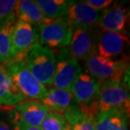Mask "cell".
<instances>
[{
    "instance_id": "6",
    "label": "cell",
    "mask_w": 130,
    "mask_h": 130,
    "mask_svg": "<svg viewBox=\"0 0 130 130\" xmlns=\"http://www.w3.org/2000/svg\"><path fill=\"white\" fill-rule=\"evenodd\" d=\"M101 29L97 26L90 28H77L73 30L71 41L69 47L66 48L69 53L78 61H85L90 56L96 53L98 35Z\"/></svg>"
},
{
    "instance_id": "7",
    "label": "cell",
    "mask_w": 130,
    "mask_h": 130,
    "mask_svg": "<svg viewBox=\"0 0 130 130\" xmlns=\"http://www.w3.org/2000/svg\"><path fill=\"white\" fill-rule=\"evenodd\" d=\"M82 70L79 61L70 55L67 49H61L56 57L55 71L52 81L53 88L69 90Z\"/></svg>"
},
{
    "instance_id": "1",
    "label": "cell",
    "mask_w": 130,
    "mask_h": 130,
    "mask_svg": "<svg viewBox=\"0 0 130 130\" xmlns=\"http://www.w3.org/2000/svg\"><path fill=\"white\" fill-rule=\"evenodd\" d=\"M92 113L111 109H129V83L127 80L113 79L101 82L96 96L89 105Z\"/></svg>"
},
{
    "instance_id": "21",
    "label": "cell",
    "mask_w": 130,
    "mask_h": 130,
    "mask_svg": "<svg viewBox=\"0 0 130 130\" xmlns=\"http://www.w3.org/2000/svg\"><path fill=\"white\" fill-rule=\"evenodd\" d=\"M66 125L67 123L62 114L49 111L40 128L42 130H62Z\"/></svg>"
},
{
    "instance_id": "18",
    "label": "cell",
    "mask_w": 130,
    "mask_h": 130,
    "mask_svg": "<svg viewBox=\"0 0 130 130\" xmlns=\"http://www.w3.org/2000/svg\"><path fill=\"white\" fill-rule=\"evenodd\" d=\"M36 4L46 19L54 20L64 17L74 1L68 0H36Z\"/></svg>"
},
{
    "instance_id": "11",
    "label": "cell",
    "mask_w": 130,
    "mask_h": 130,
    "mask_svg": "<svg viewBox=\"0 0 130 130\" xmlns=\"http://www.w3.org/2000/svg\"><path fill=\"white\" fill-rule=\"evenodd\" d=\"M101 82L93 78L89 73L82 70L73 83L69 91L74 100L80 106H89L96 96Z\"/></svg>"
},
{
    "instance_id": "24",
    "label": "cell",
    "mask_w": 130,
    "mask_h": 130,
    "mask_svg": "<svg viewBox=\"0 0 130 130\" xmlns=\"http://www.w3.org/2000/svg\"><path fill=\"white\" fill-rule=\"evenodd\" d=\"M12 124L13 130H42L41 128H36V127H30L25 125V124L20 123H10Z\"/></svg>"
},
{
    "instance_id": "9",
    "label": "cell",
    "mask_w": 130,
    "mask_h": 130,
    "mask_svg": "<svg viewBox=\"0 0 130 130\" xmlns=\"http://www.w3.org/2000/svg\"><path fill=\"white\" fill-rule=\"evenodd\" d=\"M38 32L36 27L17 20L11 34V52L13 59L23 58L30 48L38 42Z\"/></svg>"
},
{
    "instance_id": "20",
    "label": "cell",
    "mask_w": 130,
    "mask_h": 130,
    "mask_svg": "<svg viewBox=\"0 0 130 130\" xmlns=\"http://www.w3.org/2000/svg\"><path fill=\"white\" fill-rule=\"evenodd\" d=\"M16 4L14 0H0V22L4 25L16 22Z\"/></svg>"
},
{
    "instance_id": "8",
    "label": "cell",
    "mask_w": 130,
    "mask_h": 130,
    "mask_svg": "<svg viewBox=\"0 0 130 130\" xmlns=\"http://www.w3.org/2000/svg\"><path fill=\"white\" fill-rule=\"evenodd\" d=\"M48 112V110L40 101L25 100L12 106L9 113L10 123L15 122L27 126L40 128Z\"/></svg>"
},
{
    "instance_id": "4",
    "label": "cell",
    "mask_w": 130,
    "mask_h": 130,
    "mask_svg": "<svg viewBox=\"0 0 130 130\" xmlns=\"http://www.w3.org/2000/svg\"><path fill=\"white\" fill-rule=\"evenodd\" d=\"M85 63V71L100 82L113 79L121 80L128 69V61L127 59L112 60L103 58L97 53L90 56Z\"/></svg>"
},
{
    "instance_id": "26",
    "label": "cell",
    "mask_w": 130,
    "mask_h": 130,
    "mask_svg": "<svg viewBox=\"0 0 130 130\" xmlns=\"http://www.w3.org/2000/svg\"><path fill=\"white\" fill-rule=\"evenodd\" d=\"M121 130H129L128 129V123H127V124H125L123 128H122V129Z\"/></svg>"
},
{
    "instance_id": "16",
    "label": "cell",
    "mask_w": 130,
    "mask_h": 130,
    "mask_svg": "<svg viewBox=\"0 0 130 130\" xmlns=\"http://www.w3.org/2000/svg\"><path fill=\"white\" fill-rule=\"evenodd\" d=\"M74 101V96L69 90L50 88L40 101L48 111L63 115Z\"/></svg>"
},
{
    "instance_id": "14",
    "label": "cell",
    "mask_w": 130,
    "mask_h": 130,
    "mask_svg": "<svg viewBox=\"0 0 130 130\" xmlns=\"http://www.w3.org/2000/svg\"><path fill=\"white\" fill-rule=\"evenodd\" d=\"M129 109L117 108L101 111L95 116V130H121L128 123Z\"/></svg>"
},
{
    "instance_id": "5",
    "label": "cell",
    "mask_w": 130,
    "mask_h": 130,
    "mask_svg": "<svg viewBox=\"0 0 130 130\" xmlns=\"http://www.w3.org/2000/svg\"><path fill=\"white\" fill-rule=\"evenodd\" d=\"M36 29L39 37L38 42L50 49L66 47L71 41L73 29L66 15Z\"/></svg>"
},
{
    "instance_id": "2",
    "label": "cell",
    "mask_w": 130,
    "mask_h": 130,
    "mask_svg": "<svg viewBox=\"0 0 130 130\" xmlns=\"http://www.w3.org/2000/svg\"><path fill=\"white\" fill-rule=\"evenodd\" d=\"M20 93L29 100L41 101L47 89L30 72L23 58H15L3 64Z\"/></svg>"
},
{
    "instance_id": "17",
    "label": "cell",
    "mask_w": 130,
    "mask_h": 130,
    "mask_svg": "<svg viewBox=\"0 0 130 130\" xmlns=\"http://www.w3.org/2000/svg\"><path fill=\"white\" fill-rule=\"evenodd\" d=\"M25 101L3 64H0V106H12Z\"/></svg>"
},
{
    "instance_id": "27",
    "label": "cell",
    "mask_w": 130,
    "mask_h": 130,
    "mask_svg": "<svg viewBox=\"0 0 130 130\" xmlns=\"http://www.w3.org/2000/svg\"><path fill=\"white\" fill-rule=\"evenodd\" d=\"M62 130H71V128H70V127H69V125H68V124H67V125H66V126H65V127H64V128H63V129H62Z\"/></svg>"
},
{
    "instance_id": "15",
    "label": "cell",
    "mask_w": 130,
    "mask_h": 130,
    "mask_svg": "<svg viewBox=\"0 0 130 130\" xmlns=\"http://www.w3.org/2000/svg\"><path fill=\"white\" fill-rule=\"evenodd\" d=\"M15 10L18 20L29 24L36 28L41 27L53 21L44 16L38 5L35 1L31 0L17 1Z\"/></svg>"
},
{
    "instance_id": "29",
    "label": "cell",
    "mask_w": 130,
    "mask_h": 130,
    "mask_svg": "<svg viewBox=\"0 0 130 130\" xmlns=\"http://www.w3.org/2000/svg\"><path fill=\"white\" fill-rule=\"evenodd\" d=\"M0 64H1V63H0Z\"/></svg>"
},
{
    "instance_id": "19",
    "label": "cell",
    "mask_w": 130,
    "mask_h": 130,
    "mask_svg": "<svg viewBox=\"0 0 130 130\" xmlns=\"http://www.w3.org/2000/svg\"><path fill=\"white\" fill-rule=\"evenodd\" d=\"M14 25V23H8L0 30V63L1 64H4L13 60L11 52V34Z\"/></svg>"
},
{
    "instance_id": "25",
    "label": "cell",
    "mask_w": 130,
    "mask_h": 130,
    "mask_svg": "<svg viewBox=\"0 0 130 130\" xmlns=\"http://www.w3.org/2000/svg\"><path fill=\"white\" fill-rule=\"evenodd\" d=\"M4 118H0V130H13L12 125Z\"/></svg>"
},
{
    "instance_id": "3",
    "label": "cell",
    "mask_w": 130,
    "mask_h": 130,
    "mask_svg": "<svg viewBox=\"0 0 130 130\" xmlns=\"http://www.w3.org/2000/svg\"><path fill=\"white\" fill-rule=\"evenodd\" d=\"M30 72L41 84L51 85L55 71L56 56L47 46L37 42L23 58Z\"/></svg>"
},
{
    "instance_id": "10",
    "label": "cell",
    "mask_w": 130,
    "mask_h": 130,
    "mask_svg": "<svg viewBox=\"0 0 130 130\" xmlns=\"http://www.w3.org/2000/svg\"><path fill=\"white\" fill-rule=\"evenodd\" d=\"M128 42V37L123 33L101 30L97 39L96 53L103 58L115 60L123 55Z\"/></svg>"
},
{
    "instance_id": "28",
    "label": "cell",
    "mask_w": 130,
    "mask_h": 130,
    "mask_svg": "<svg viewBox=\"0 0 130 130\" xmlns=\"http://www.w3.org/2000/svg\"><path fill=\"white\" fill-rule=\"evenodd\" d=\"M3 27H4V25H3L1 22H0V30H1Z\"/></svg>"
},
{
    "instance_id": "23",
    "label": "cell",
    "mask_w": 130,
    "mask_h": 130,
    "mask_svg": "<svg viewBox=\"0 0 130 130\" xmlns=\"http://www.w3.org/2000/svg\"><path fill=\"white\" fill-rule=\"evenodd\" d=\"M84 3L96 11H103L111 5L112 1L111 0H86L84 1Z\"/></svg>"
},
{
    "instance_id": "22",
    "label": "cell",
    "mask_w": 130,
    "mask_h": 130,
    "mask_svg": "<svg viewBox=\"0 0 130 130\" xmlns=\"http://www.w3.org/2000/svg\"><path fill=\"white\" fill-rule=\"evenodd\" d=\"M94 118V116L88 115L77 123L69 127L71 130H95Z\"/></svg>"
},
{
    "instance_id": "12",
    "label": "cell",
    "mask_w": 130,
    "mask_h": 130,
    "mask_svg": "<svg viewBox=\"0 0 130 130\" xmlns=\"http://www.w3.org/2000/svg\"><path fill=\"white\" fill-rule=\"evenodd\" d=\"M102 11L91 9L84 2H74L69 8L66 18L73 30L77 28L96 26L101 20Z\"/></svg>"
},
{
    "instance_id": "13",
    "label": "cell",
    "mask_w": 130,
    "mask_h": 130,
    "mask_svg": "<svg viewBox=\"0 0 130 130\" xmlns=\"http://www.w3.org/2000/svg\"><path fill=\"white\" fill-rule=\"evenodd\" d=\"M128 12L125 8L115 5L102 11L98 27L104 31L122 33L127 25Z\"/></svg>"
}]
</instances>
